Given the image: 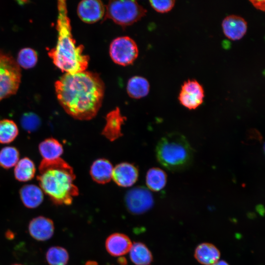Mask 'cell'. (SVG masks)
<instances>
[{
	"label": "cell",
	"instance_id": "603a6c76",
	"mask_svg": "<svg viewBox=\"0 0 265 265\" xmlns=\"http://www.w3.org/2000/svg\"><path fill=\"white\" fill-rule=\"evenodd\" d=\"M107 124L104 131V134L111 140L119 136L120 126L123 119L119 109L117 108L108 113L106 117Z\"/></svg>",
	"mask_w": 265,
	"mask_h": 265
},
{
	"label": "cell",
	"instance_id": "2e32d148",
	"mask_svg": "<svg viewBox=\"0 0 265 265\" xmlns=\"http://www.w3.org/2000/svg\"><path fill=\"white\" fill-rule=\"evenodd\" d=\"M113 167L108 160L99 159L92 163L90 168V175L96 182L104 184L112 179Z\"/></svg>",
	"mask_w": 265,
	"mask_h": 265
},
{
	"label": "cell",
	"instance_id": "4dcf8cb0",
	"mask_svg": "<svg viewBox=\"0 0 265 265\" xmlns=\"http://www.w3.org/2000/svg\"><path fill=\"white\" fill-rule=\"evenodd\" d=\"M120 265H126V262L124 259H122L121 261L120 262ZM85 265H97V263L93 262H89L86 264Z\"/></svg>",
	"mask_w": 265,
	"mask_h": 265
},
{
	"label": "cell",
	"instance_id": "d6986e66",
	"mask_svg": "<svg viewBox=\"0 0 265 265\" xmlns=\"http://www.w3.org/2000/svg\"><path fill=\"white\" fill-rule=\"evenodd\" d=\"M14 167V177L19 182L29 181L35 176L36 173L35 164L30 159L27 157H24L19 159Z\"/></svg>",
	"mask_w": 265,
	"mask_h": 265
},
{
	"label": "cell",
	"instance_id": "52a82bcc",
	"mask_svg": "<svg viewBox=\"0 0 265 265\" xmlns=\"http://www.w3.org/2000/svg\"><path fill=\"white\" fill-rule=\"evenodd\" d=\"M110 56L115 63L127 66L136 59L138 50L136 43L128 36L116 38L109 47Z\"/></svg>",
	"mask_w": 265,
	"mask_h": 265
},
{
	"label": "cell",
	"instance_id": "f546056e",
	"mask_svg": "<svg viewBox=\"0 0 265 265\" xmlns=\"http://www.w3.org/2000/svg\"><path fill=\"white\" fill-rule=\"evenodd\" d=\"M250 2L252 4L254 7L257 9L265 11V1L263 0H250Z\"/></svg>",
	"mask_w": 265,
	"mask_h": 265
},
{
	"label": "cell",
	"instance_id": "3957f363",
	"mask_svg": "<svg viewBox=\"0 0 265 265\" xmlns=\"http://www.w3.org/2000/svg\"><path fill=\"white\" fill-rule=\"evenodd\" d=\"M37 176L39 187L56 205H69L79 190L74 182L72 167L61 158L53 160L42 159Z\"/></svg>",
	"mask_w": 265,
	"mask_h": 265
},
{
	"label": "cell",
	"instance_id": "6da1fadb",
	"mask_svg": "<svg viewBox=\"0 0 265 265\" xmlns=\"http://www.w3.org/2000/svg\"><path fill=\"white\" fill-rule=\"evenodd\" d=\"M54 87L60 105L76 119H91L102 106L105 84L97 73L86 70L65 73L55 82Z\"/></svg>",
	"mask_w": 265,
	"mask_h": 265
},
{
	"label": "cell",
	"instance_id": "4316f807",
	"mask_svg": "<svg viewBox=\"0 0 265 265\" xmlns=\"http://www.w3.org/2000/svg\"><path fill=\"white\" fill-rule=\"evenodd\" d=\"M38 60L36 51L30 48H24L18 53L17 63L20 67L24 69L33 68Z\"/></svg>",
	"mask_w": 265,
	"mask_h": 265
},
{
	"label": "cell",
	"instance_id": "e0dca14e",
	"mask_svg": "<svg viewBox=\"0 0 265 265\" xmlns=\"http://www.w3.org/2000/svg\"><path fill=\"white\" fill-rule=\"evenodd\" d=\"M220 256L219 250L214 245L209 243L199 244L195 249V258L200 264L211 265L218 261Z\"/></svg>",
	"mask_w": 265,
	"mask_h": 265
},
{
	"label": "cell",
	"instance_id": "9a60e30c",
	"mask_svg": "<svg viewBox=\"0 0 265 265\" xmlns=\"http://www.w3.org/2000/svg\"><path fill=\"white\" fill-rule=\"evenodd\" d=\"M19 194L23 204L29 209L38 207L44 199L43 191L39 186L34 184L23 186L20 190Z\"/></svg>",
	"mask_w": 265,
	"mask_h": 265
},
{
	"label": "cell",
	"instance_id": "1f68e13d",
	"mask_svg": "<svg viewBox=\"0 0 265 265\" xmlns=\"http://www.w3.org/2000/svg\"><path fill=\"white\" fill-rule=\"evenodd\" d=\"M211 265H229V264L225 261L221 260L218 261Z\"/></svg>",
	"mask_w": 265,
	"mask_h": 265
},
{
	"label": "cell",
	"instance_id": "ac0fdd59",
	"mask_svg": "<svg viewBox=\"0 0 265 265\" xmlns=\"http://www.w3.org/2000/svg\"><path fill=\"white\" fill-rule=\"evenodd\" d=\"M38 150L43 159L47 160L60 158L63 152L62 144L53 137L47 138L41 142Z\"/></svg>",
	"mask_w": 265,
	"mask_h": 265
},
{
	"label": "cell",
	"instance_id": "d6a6232c",
	"mask_svg": "<svg viewBox=\"0 0 265 265\" xmlns=\"http://www.w3.org/2000/svg\"><path fill=\"white\" fill-rule=\"evenodd\" d=\"M21 265V264H14V265Z\"/></svg>",
	"mask_w": 265,
	"mask_h": 265
},
{
	"label": "cell",
	"instance_id": "277c9868",
	"mask_svg": "<svg viewBox=\"0 0 265 265\" xmlns=\"http://www.w3.org/2000/svg\"><path fill=\"white\" fill-rule=\"evenodd\" d=\"M159 162L170 170H179L189 165L192 160V149L186 138L178 133L162 137L156 150Z\"/></svg>",
	"mask_w": 265,
	"mask_h": 265
},
{
	"label": "cell",
	"instance_id": "ffe728a7",
	"mask_svg": "<svg viewBox=\"0 0 265 265\" xmlns=\"http://www.w3.org/2000/svg\"><path fill=\"white\" fill-rule=\"evenodd\" d=\"M150 85L148 81L144 78L134 76L128 81L127 91L129 96L134 99L143 98L149 93Z\"/></svg>",
	"mask_w": 265,
	"mask_h": 265
},
{
	"label": "cell",
	"instance_id": "ba28073f",
	"mask_svg": "<svg viewBox=\"0 0 265 265\" xmlns=\"http://www.w3.org/2000/svg\"><path fill=\"white\" fill-rule=\"evenodd\" d=\"M125 200L128 210L137 214L147 212L154 204L152 193L149 190L142 186L136 187L128 191Z\"/></svg>",
	"mask_w": 265,
	"mask_h": 265
},
{
	"label": "cell",
	"instance_id": "4fadbf2b",
	"mask_svg": "<svg viewBox=\"0 0 265 265\" xmlns=\"http://www.w3.org/2000/svg\"><path fill=\"white\" fill-rule=\"evenodd\" d=\"M138 176V170L133 165L122 162L113 168L112 178L118 186L130 187L136 182Z\"/></svg>",
	"mask_w": 265,
	"mask_h": 265
},
{
	"label": "cell",
	"instance_id": "5bb4252c",
	"mask_svg": "<svg viewBox=\"0 0 265 265\" xmlns=\"http://www.w3.org/2000/svg\"><path fill=\"white\" fill-rule=\"evenodd\" d=\"M132 243L126 235L115 233L108 237L106 241V248L112 256L118 257L125 255L129 252Z\"/></svg>",
	"mask_w": 265,
	"mask_h": 265
},
{
	"label": "cell",
	"instance_id": "7402d4cb",
	"mask_svg": "<svg viewBox=\"0 0 265 265\" xmlns=\"http://www.w3.org/2000/svg\"><path fill=\"white\" fill-rule=\"evenodd\" d=\"M166 181V173L160 168H152L147 173L146 183L148 187L151 190L159 191L161 190L165 186Z\"/></svg>",
	"mask_w": 265,
	"mask_h": 265
},
{
	"label": "cell",
	"instance_id": "44dd1931",
	"mask_svg": "<svg viewBox=\"0 0 265 265\" xmlns=\"http://www.w3.org/2000/svg\"><path fill=\"white\" fill-rule=\"evenodd\" d=\"M129 252L131 260L135 265H149L152 262L151 251L141 242L132 244Z\"/></svg>",
	"mask_w": 265,
	"mask_h": 265
},
{
	"label": "cell",
	"instance_id": "7a4b0ae2",
	"mask_svg": "<svg viewBox=\"0 0 265 265\" xmlns=\"http://www.w3.org/2000/svg\"><path fill=\"white\" fill-rule=\"evenodd\" d=\"M57 44L49 52L48 55L54 65L63 72L75 73L85 71L89 57L83 53L84 47L77 46L73 37L65 0L57 1Z\"/></svg>",
	"mask_w": 265,
	"mask_h": 265
},
{
	"label": "cell",
	"instance_id": "cb8c5ba5",
	"mask_svg": "<svg viewBox=\"0 0 265 265\" xmlns=\"http://www.w3.org/2000/svg\"><path fill=\"white\" fill-rule=\"evenodd\" d=\"M19 133L18 128L12 120H0V143L8 144L13 141Z\"/></svg>",
	"mask_w": 265,
	"mask_h": 265
},
{
	"label": "cell",
	"instance_id": "9c48e42d",
	"mask_svg": "<svg viewBox=\"0 0 265 265\" xmlns=\"http://www.w3.org/2000/svg\"><path fill=\"white\" fill-rule=\"evenodd\" d=\"M204 96L202 85L195 80H188L182 85L178 99L184 106L194 109L203 103Z\"/></svg>",
	"mask_w": 265,
	"mask_h": 265
},
{
	"label": "cell",
	"instance_id": "484cf974",
	"mask_svg": "<svg viewBox=\"0 0 265 265\" xmlns=\"http://www.w3.org/2000/svg\"><path fill=\"white\" fill-rule=\"evenodd\" d=\"M46 258L49 265H66L69 260V254L63 247L53 246L48 250Z\"/></svg>",
	"mask_w": 265,
	"mask_h": 265
},
{
	"label": "cell",
	"instance_id": "8fae6325",
	"mask_svg": "<svg viewBox=\"0 0 265 265\" xmlns=\"http://www.w3.org/2000/svg\"><path fill=\"white\" fill-rule=\"evenodd\" d=\"M222 27L224 34L228 38L232 40H238L245 34L247 23L243 18L231 15L223 19Z\"/></svg>",
	"mask_w": 265,
	"mask_h": 265
},
{
	"label": "cell",
	"instance_id": "8992f818",
	"mask_svg": "<svg viewBox=\"0 0 265 265\" xmlns=\"http://www.w3.org/2000/svg\"><path fill=\"white\" fill-rule=\"evenodd\" d=\"M21 79V69L16 61L0 51V101L17 92Z\"/></svg>",
	"mask_w": 265,
	"mask_h": 265
},
{
	"label": "cell",
	"instance_id": "30bf717a",
	"mask_svg": "<svg viewBox=\"0 0 265 265\" xmlns=\"http://www.w3.org/2000/svg\"><path fill=\"white\" fill-rule=\"evenodd\" d=\"M77 13L83 22L87 24L95 23L105 15L106 6L101 0H82L78 5Z\"/></svg>",
	"mask_w": 265,
	"mask_h": 265
},
{
	"label": "cell",
	"instance_id": "5b68a950",
	"mask_svg": "<svg viewBox=\"0 0 265 265\" xmlns=\"http://www.w3.org/2000/svg\"><path fill=\"white\" fill-rule=\"evenodd\" d=\"M106 6V18L126 26L133 24L145 15L146 10L135 0H110Z\"/></svg>",
	"mask_w": 265,
	"mask_h": 265
},
{
	"label": "cell",
	"instance_id": "83f0119b",
	"mask_svg": "<svg viewBox=\"0 0 265 265\" xmlns=\"http://www.w3.org/2000/svg\"><path fill=\"white\" fill-rule=\"evenodd\" d=\"M23 129L28 132H33L40 126L41 120L38 116L33 112L25 113L21 120Z\"/></svg>",
	"mask_w": 265,
	"mask_h": 265
},
{
	"label": "cell",
	"instance_id": "7c38bea8",
	"mask_svg": "<svg viewBox=\"0 0 265 265\" xmlns=\"http://www.w3.org/2000/svg\"><path fill=\"white\" fill-rule=\"evenodd\" d=\"M54 230L53 221L42 216L34 218L28 225L30 235L39 241H45L51 238L53 236Z\"/></svg>",
	"mask_w": 265,
	"mask_h": 265
},
{
	"label": "cell",
	"instance_id": "d4e9b609",
	"mask_svg": "<svg viewBox=\"0 0 265 265\" xmlns=\"http://www.w3.org/2000/svg\"><path fill=\"white\" fill-rule=\"evenodd\" d=\"M20 154L15 147L6 146L0 150V166L9 169L16 165L19 160Z\"/></svg>",
	"mask_w": 265,
	"mask_h": 265
},
{
	"label": "cell",
	"instance_id": "f1b7e54d",
	"mask_svg": "<svg viewBox=\"0 0 265 265\" xmlns=\"http://www.w3.org/2000/svg\"><path fill=\"white\" fill-rule=\"evenodd\" d=\"M151 6L157 12L166 13L170 11L175 3L174 0H150Z\"/></svg>",
	"mask_w": 265,
	"mask_h": 265
}]
</instances>
